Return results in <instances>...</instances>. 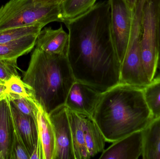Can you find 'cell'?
I'll list each match as a JSON object with an SVG mask.
<instances>
[{"label":"cell","instance_id":"6da1fadb","mask_svg":"<svg viewBox=\"0 0 160 159\" xmlns=\"http://www.w3.org/2000/svg\"><path fill=\"white\" fill-rule=\"evenodd\" d=\"M64 23L69 35L67 56L76 80L101 92L120 83L121 63L112 37L109 1L97 3Z\"/></svg>","mask_w":160,"mask_h":159},{"label":"cell","instance_id":"7a4b0ae2","mask_svg":"<svg viewBox=\"0 0 160 159\" xmlns=\"http://www.w3.org/2000/svg\"><path fill=\"white\" fill-rule=\"evenodd\" d=\"M92 118L112 143L143 130L153 119L142 88L123 83L102 92Z\"/></svg>","mask_w":160,"mask_h":159},{"label":"cell","instance_id":"3957f363","mask_svg":"<svg viewBox=\"0 0 160 159\" xmlns=\"http://www.w3.org/2000/svg\"><path fill=\"white\" fill-rule=\"evenodd\" d=\"M23 81L32 88L36 101L49 115L65 105L76 79L67 54H50L36 47Z\"/></svg>","mask_w":160,"mask_h":159},{"label":"cell","instance_id":"277c9868","mask_svg":"<svg viewBox=\"0 0 160 159\" xmlns=\"http://www.w3.org/2000/svg\"><path fill=\"white\" fill-rule=\"evenodd\" d=\"M65 21L60 5L41 6L32 0H10L0 7V31Z\"/></svg>","mask_w":160,"mask_h":159},{"label":"cell","instance_id":"5b68a950","mask_svg":"<svg viewBox=\"0 0 160 159\" xmlns=\"http://www.w3.org/2000/svg\"><path fill=\"white\" fill-rule=\"evenodd\" d=\"M160 0H146L142 17L141 55L146 72L150 81L158 69V24Z\"/></svg>","mask_w":160,"mask_h":159},{"label":"cell","instance_id":"8992f818","mask_svg":"<svg viewBox=\"0 0 160 159\" xmlns=\"http://www.w3.org/2000/svg\"><path fill=\"white\" fill-rule=\"evenodd\" d=\"M112 37L121 63L128 48L133 18V10L125 0H109Z\"/></svg>","mask_w":160,"mask_h":159},{"label":"cell","instance_id":"52a82bcc","mask_svg":"<svg viewBox=\"0 0 160 159\" xmlns=\"http://www.w3.org/2000/svg\"><path fill=\"white\" fill-rule=\"evenodd\" d=\"M150 82L142 60L141 42L132 39L121 63L120 83L143 88Z\"/></svg>","mask_w":160,"mask_h":159},{"label":"cell","instance_id":"ba28073f","mask_svg":"<svg viewBox=\"0 0 160 159\" xmlns=\"http://www.w3.org/2000/svg\"><path fill=\"white\" fill-rule=\"evenodd\" d=\"M55 134V154L53 159H75L70 123L65 105L49 115Z\"/></svg>","mask_w":160,"mask_h":159},{"label":"cell","instance_id":"9c48e42d","mask_svg":"<svg viewBox=\"0 0 160 159\" xmlns=\"http://www.w3.org/2000/svg\"><path fill=\"white\" fill-rule=\"evenodd\" d=\"M102 93L91 86L76 80L68 92L65 105L79 115L92 117Z\"/></svg>","mask_w":160,"mask_h":159},{"label":"cell","instance_id":"30bf717a","mask_svg":"<svg viewBox=\"0 0 160 159\" xmlns=\"http://www.w3.org/2000/svg\"><path fill=\"white\" fill-rule=\"evenodd\" d=\"M143 130L136 132L113 143L102 153L100 159H138L142 156Z\"/></svg>","mask_w":160,"mask_h":159},{"label":"cell","instance_id":"8fae6325","mask_svg":"<svg viewBox=\"0 0 160 159\" xmlns=\"http://www.w3.org/2000/svg\"><path fill=\"white\" fill-rule=\"evenodd\" d=\"M11 114L15 129L32 156L41 141L37 119L21 113L10 102Z\"/></svg>","mask_w":160,"mask_h":159},{"label":"cell","instance_id":"7c38bea8","mask_svg":"<svg viewBox=\"0 0 160 159\" xmlns=\"http://www.w3.org/2000/svg\"><path fill=\"white\" fill-rule=\"evenodd\" d=\"M69 35L62 26L56 30L45 28L38 34L36 47L50 54H67Z\"/></svg>","mask_w":160,"mask_h":159},{"label":"cell","instance_id":"4fadbf2b","mask_svg":"<svg viewBox=\"0 0 160 159\" xmlns=\"http://www.w3.org/2000/svg\"><path fill=\"white\" fill-rule=\"evenodd\" d=\"M15 126L7 95L0 101V159H11Z\"/></svg>","mask_w":160,"mask_h":159},{"label":"cell","instance_id":"5bb4252c","mask_svg":"<svg viewBox=\"0 0 160 159\" xmlns=\"http://www.w3.org/2000/svg\"><path fill=\"white\" fill-rule=\"evenodd\" d=\"M82 116L86 146L91 158L105 150L106 141L93 118Z\"/></svg>","mask_w":160,"mask_h":159},{"label":"cell","instance_id":"9a60e30c","mask_svg":"<svg viewBox=\"0 0 160 159\" xmlns=\"http://www.w3.org/2000/svg\"><path fill=\"white\" fill-rule=\"evenodd\" d=\"M38 34H32L0 44V58L18 59L32 51Z\"/></svg>","mask_w":160,"mask_h":159},{"label":"cell","instance_id":"2e32d148","mask_svg":"<svg viewBox=\"0 0 160 159\" xmlns=\"http://www.w3.org/2000/svg\"><path fill=\"white\" fill-rule=\"evenodd\" d=\"M67 109L71 128L75 159H90L85 142L82 116L68 108Z\"/></svg>","mask_w":160,"mask_h":159},{"label":"cell","instance_id":"e0dca14e","mask_svg":"<svg viewBox=\"0 0 160 159\" xmlns=\"http://www.w3.org/2000/svg\"><path fill=\"white\" fill-rule=\"evenodd\" d=\"M37 120L44 159H53L56 147L55 134L48 115L40 106Z\"/></svg>","mask_w":160,"mask_h":159},{"label":"cell","instance_id":"ac0fdd59","mask_svg":"<svg viewBox=\"0 0 160 159\" xmlns=\"http://www.w3.org/2000/svg\"><path fill=\"white\" fill-rule=\"evenodd\" d=\"M144 159H160V115L143 130Z\"/></svg>","mask_w":160,"mask_h":159},{"label":"cell","instance_id":"d6986e66","mask_svg":"<svg viewBox=\"0 0 160 159\" xmlns=\"http://www.w3.org/2000/svg\"><path fill=\"white\" fill-rule=\"evenodd\" d=\"M96 1L97 0H63L60 6L64 18L66 21L84 14L95 5Z\"/></svg>","mask_w":160,"mask_h":159},{"label":"cell","instance_id":"ffe728a7","mask_svg":"<svg viewBox=\"0 0 160 159\" xmlns=\"http://www.w3.org/2000/svg\"><path fill=\"white\" fill-rule=\"evenodd\" d=\"M142 88L146 102L153 119L157 118L160 115V76L155 77Z\"/></svg>","mask_w":160,"mask_h":159},{"label":"cell","instance_id":"44dd1931","mask_svg":"<svg viewBox=\"0 0 160 159\" xmlns=\"http://www.w3.org/2000/svg\"><path fill=\"white\" fill-rule=\"evenodd\" d=\"M9 101L21 113L37 119L40 105L35 100L13 93H7Z\"/></svg>","mask_w":160,"mask_h":159},{"label":"cell","instance_id":"7402d4cb","mask_svg":"<svg viewBox=\"0 0 160 159\" xmlns=\"http://www.w3.org/2000/svg\"><path fill=\"white\" fill-rule=\"evenodd\" d=\"M45 26L37 24L0 31V44L32 34H38Z\"/></svg>","mask_w":160,"mask_h":159},{"label":"cell","instance_id":"603a6c76","mask_svg":"<svg viewBox=\"0 0 160 159\" xmlns=\"http://www.w3.org/2000/svg\"><path fill=\"white\" fill-rule=\"evenodd\" d=\"M5 87L6 93H13L35 100L32 88L22 80L20 76L13 77L6 82Z\"/></svg>","mask_w":160,"mask_h":159},{"label":"cell","instance_id":"cb8c5ba5","mask_svg":"<svg viewBox=\"0 0 160 159\" xmlns=\"http://www.w3.org/2000/svg\"><path fill=\"white\" fill-rule=\"evenodd\" d=\"M17 59L0 58V81L6 82L14 76H19Z\"/></svg>","mask_w":160,"mask_h":159},{"label":"cell","instance_id":"d4e9b609","mask_svg":"<svg viewBox=\"0 0 160 159\" xmlns=\"http://www.w3.org/2000/svg\"><path fill=\"white\" fill-rule=\"evenodd\" d=\"M11 159H30V154L15 128L12 142Z\"/></svg>","mask_w":160,"mask_h":159},{"label":"cell","instance_id":"484cf974","mask_svg":"<svg viewBox=\"0 0 160 159\" xmlns=\"http://www.w3.org/2000/svg\"><path fill=\"white\" fill-rule=\"evenodd\" d=\"M35 4L41 6H52L61 4L63 0H32Z\"/></svg>","mask_w":160,"mask_h":159},{"label":"cell","instance_id":"4316f807","mask_svg":"<svg viewBox=\"0 0 160 159\" xmlns=\"http://www.w3.org/2000/svg\"><path fill=\"white\" fill-rule=\"evenodd\" d=\"M158 68L160 70V6L159 11L158 19Z\"/></svg>","mask_w":160,"mask_h":159},{"label":"cell","instance_id":"83f0119b","mask_svg":"<svg viewBox=\"0 0 160 159\" xmlns=\"http://www.w3.org/2000/svg\"><path fill=\"white\" fill-rule=\"evenodd\" d=\"M132 9L133 10L137 5L139 0H125Z\"/></svg>","mask_w":160,"mask_h":159},{"label":"cell","instance_id":"f1b7e54d","mask_svg":"<svg viewBox=\"0 0 160 159\" xmlns=\"http://www.w3.org/2000/svg\"><path fill=\"white\" fill-rule=\"evenodd\" d=\"M6 94L5 82L0 81V96Z\"/></svg>","mask_w":160,"mask_h":159},{"label":"cell","instance_id":"f546056e","mask_svg":"<svg viewBox=\"0 0 160 159\" xmlns=\"http://www.w3.org/2000/svg\"><path fill=\"white\" fill-rule=\"evenodd\" d=\"M7 96V93L6 94H4V95H2V96H0V101H1L4 98H5L6 96Z\"/></svg>","mask_w":160,"mask_h":159}]
</instances>
